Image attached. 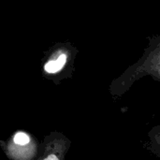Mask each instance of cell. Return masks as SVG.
Instances as JSON below:
<instances>
[{"label":"cell","mask_w":160,"mask_h":160,"mask_svg":"<svg viewBox=\"0 0 160 160\" xmlns=\"http://www.w3.org/2000/svg\"><path fill=\"white\" fill-rule=\"evenodd\" d=\"M147 40L139 60L111 82L109 91L114 98H121L136 82L146 76L160 82V34L148 37Z\"/></svg>","instance_id":"cell-1"},{"label":"cell","mask_w":160,"mask_h":160,"mask_svg":"<svg viewBox=\"0 0 160 160\" xmlns=\"http://www.w3.org/2000/svg\"><path fill=\"white\" fill-rule=\"evenodd\" d=\"M78 49L70 42H57L44 52L41 59L42 77L54 84L70 79L75 70Z\"/></svg>","instance_id":"cell-2"},{"label":"cell","mask_w":160,"mask_h":160,"mask_svg":"<svg viewBox=\"0 0 160 160\" xmlns=\"http://www.w3.org/2000/svg\"><path fill=\"white\" fill-rule=\"evenodd\" d=\"M70 141L62 133L53 131L44 138L39 146L38 160H66Z\"/></svg>","instance_id":"cell-3"},{"label":"cell","mask_w":160,"mask_h":160,"mask_svg":"<svg viewBox=\"0 0 160 160\" xmlns=\"http://www.w3.org/2000/svg\"><path fill=\"white\" fill-rule=\"evenodd\" d=\"M148 146L150 151L160 158V125L154 127L149 131Z\"/></svg>","instance_id":"cell-4"}]
</instances>
